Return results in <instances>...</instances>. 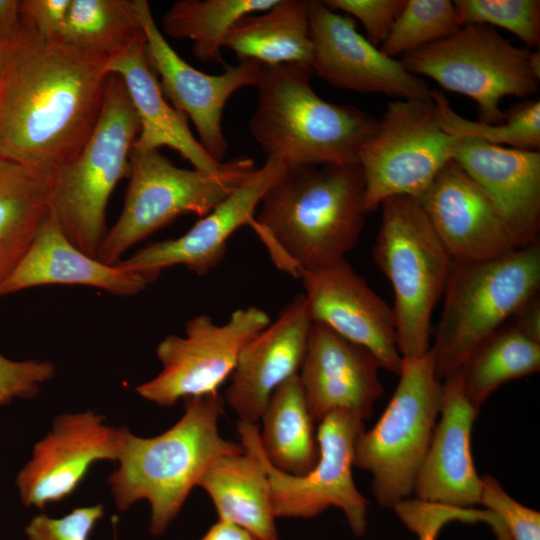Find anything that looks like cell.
I'll list each match as a JSON object with an SVG mask.
<instances>
[{"mask_svg": "<svg viewBox=\"0 0 540 540\" xmlns=\"http://www.w3.org/2000/svg\"><path fill=\"white\" fill-rule=\"evenodd\" d=\"M0 57V156L51 178L94 130L108 58L40 38L21 23Z\"/></svg>", "mask_w": 540, "mask_h": 540, "instance_id": "cell-1", "label": "cell"}, {"mask_svg": "<svg viewBox=\"0 0 540 540\" xmlns=\"http://www.w3.org/2000/svg\"><path fill=\"white\" fill-rule=\"evenodd\" d=\"M364 177L358 163L284 167L249 226L280 270L294 277L335 264L364 226Z\"/></svg>", "mask_w": 540, "mask_h": 540, "instance_id": "cell-2", "label": "cell"}, {"mask_svg": "<svg viewBox=\"0 0 540 540\" xmlns=\"http://www.w3.org/2000/svg\"><path fill=\"white\" fill-rule=\"evenodd\" d=\"M224 401L217 392L185 398L183 416L154 437H139L127 430L118 468L108 482L120 511L140 499L149 501L154 536L165 532L213 461L244 452L241 443L219 434Z\"/></svg>", "mask_w": 540, "mask_h": 540, "instance_id": "cell-3", "label": "cell"}, {"mask_svg": "<svg viewBox=\"0 0 540 540\" xmlns=\"http://www.w3.org/2000/svg\"><path fill=\"white\" fill-rule=\"evenodd\" d=\"M308 64L262 65L257 104L249 122L267 158L285 167L355 164L378 119L352 105L330 103L311 85Z\"/></svg>", "mask_w": 540, "mask_h": 540, "instance_id": "cell-4", "label": "cell"}, {"mask_svg": "<svg viewBox=\"0 0 540 540\" xmlns=\"http://www.w3.org/2000/svg\"><path fill=\"white\" fill-rule=\"evenodd\" d=\"M139 121L122 79L110 74L102 109L85 146L51 177L50 210L67 238L97 258L106 235V208L118 182L129 177Z\"/></svg>", "mask_w": 540, "mask_h": 540, "instance_id": "cell-5", "label": "cell"}, {"mask_svg": "<svg viewBox=\"0 0 540 540\" xmlns=\"http://www.w3.org/2000/svg\"><path fill=\"white\" fill-rule=\"evenodd\" d=\"M539 241L489 260L452 262L431 350L437 378L457 373L468 356L539 294Z\"/></svg>", "mask_w": 540, "mask_h": 540, "instance_id": "cell-6", "label": "cell"}, {"mask_svg": "<svg viewBox=\"0 0 540 540\" xmlns=\"http://www.w3.org/2000/svg\"><path fill=\"white\" fill-rule=\"evenodd\" d=\"M373 257L390 281L397 345L403 359L430 350L431 316L443 295L452 259L420 201L394 196L381 204Z\"/></svg>", "mask_w": 540, "mask_h": 540, "instance_id": "cell-7", "label": "cell"}, {"mask_svg": "<svg viewBox=\"0 0 540 540\" xmlns=\"http://www.w3.org/2000/svg\"><path fill=\"white\" fill-rule=\"evenodd\" d=\"M252 158L224 162L214 173L175 166L159 150L132 148L121 214L105 235L97 259L115 265L132 246L183 214L207 215L254 170Z\"/></svg>", "mask_w": 540, "mask_h": 540, "instance_id": "cell-8", "label": "cell"}, {"mask_svg": "<svg viewBox=\"0 0 540 540\" xmlns=\"http://www.w3.org/2000/svg\"><path fill=\"white\" fill-rule=\"evenodd\" d=\"M399 382L377 423L359 436L354 465L371 472L378 503L407 499L428 450L442 404L433 351L403 359Z\"/></svg>", "mask_w": 540, "mask_h": 540, "instance_id": "cell-9", "label": "cell"}, {"mask_svg": "<svg viewBox=\"0 0 540 540\" xmlns=\"http://www.w3.org/2000/svg\"><path fill=\"white\" fill-rule=\"evenodd\" d=\"M530 54L491 26L468 24L403 55L400 61L412 74L427 76L443 89L473 99L478 121L494 125L505 121L502 98H526L538 92L540 77L531 67Z\"/></svg>", "mask_w": 540, "mask_h": 540, "instance_id": "cell-10", "label": "cell"}, {"mask_svg": "<svg viewBox=\"0 0 540 540\" xmlns=\"http://www.w3.org/2000/svg\"><path fill=\"white\" fill-rule=\"evenodd\" d=\"M456 141L457 137L443 129L432 99L388 103L375 132L357 155L366 213L390 197L419 198L452 160Z\"/></svg>", "mask_w": 540, "mask_h": 540, "instance_id": "cell-11", "label": "cell"}, {"mask_svg": "<svg viewBox=\"0 0 540 540\" xmlns=\"http://www.w3.org/2000/svg\"><path fill=\"white\" fill-rule=\"evenodd\" d=\"M241 444L253 449L267 473L275 517L313 518L330 506L342 509L356 536L366 530L368 501L357 490L352 476L355 447L364 431V420L347 410H334L317 431L319 460L303 475L284 473L265 457L257 424L238 421Z\"/></svg>", "mask_w": 540, "mask_h": 540, "instance_id": "cell-12", "label": "cell"}, {"mask_svg": "<svg viewBox=\"0 0 540 540\" xmlns=\"http://www.w3.org/2000/svg\"><path fill=\"white\" fill-rule=\"evenodd\" d=\"M271 320L255 306L235 310L229 320L216 324L208 315L190 319L184 336L168 335L156 348L162 370L137 386L144 399L162 407L179 399L217 392L232 374L243 347Z\"/></svg>", "mask_w": 540, "mask_h": 540, "instance_id": "cell-13", "label": "cell"}, {"mask_svg": "<svg viewBox=\"0 0 540 540\" xmlns=\"http://www.w3.org/2000/svg\"><path fill=\"white\" fill-rule=\"evenodd\" d=\"M127 430L107 425L93 410L57 415L17 474L22 503L43 509L70 496L93 463L118 461Z\"/></svg>", "mask_w": 540, "mask_h": 540, "instance_id": "cell-14", "label": "cell"}, {"mask_svg": "<svg viewBox=\"0 0 540 540\" xmlns=\"http://www.w3.org/2000/svg\"><path fill=\"white\" fill-rule=\"evenodd\" d=\"M309 30L310 67L331 86L396 99H432L422 77L381 52L357 31L353 18L332 11L322 0L309 1Z\"/></svg>", "mask_w": 540, "mask_h": 540, "instance_id": "cell-15", "label": "cell"}, {"mask_svg": "<svg viewBox=\"0 0 540 540\" xmlns=\"http://www.w3.org/2000/svg\"><path fill=\"white\" fill-rule=\"evenodd\" d=\"M146 39L149 62L165 96L194 124L199 142L216 161L223 162L228 143L222 115L230 96L244 86H255L262 64L245 60L226 65L223 73H203L182 59L167 42L146 0H136Z\"/></svg>", "mask_w": 540, "mask_h": 540, "instance_id": "cell-16", "label": "cell"}, {"mask_svg": "<svg viewBox=\"0 0 540 540\" xmlns=\"http://www.w3.org/2000/svg\"><path fill=\"white\" fill-rule=\"evenodd\" d=\"M313 322L367 349L381 368L399 374L402 357L397 345L393 309L341 260L299 275Z\"/></svg>", "mask_w": 540, "mask_h": 540, "instance_id": "cell-17", "label": "cell"}, {"mask_svg": "<svg viewBox=\"0 0 540 540\" xmlns=\"http://www.w3.org/2000/svg\"><path fill=\"white\" fill-rule=\"evenodd\" d=\"M284 165L266 158L233 192L178 238L152 243L116 265L145 276L151 283L169 267L183 265L205 275L223 259L227 240L241 226L249 225L260 201Z\"/></svg>", "mask_w": 540, "mask_h": 540, "instance_id": "cell-18", "label": "cell"}, {"mask_svg": "<svg viewBox=\"0 0 540 540\" xmlns=\"http://www.w3.org/2000/svg\"><path fill=\"white\" fill-rule=\"evenodd\" d=\"M418 199L452 261L489 260L515 249L490 198L455 161Z\"/></svg>", "mask_w": 540, "mask_h": 540, "instance_id": "cell-19", "label": "cell"}, {"mask_svg": "<svg viewBox=\"0 0 540 540\" xmlns=\"http://www.w3.org/2000/svg\"><path fill=\"white\" fill-rule=\"evenodd\" d=\"M313 320L303 294L241 350L224 400L239 421L256 424L275 390L298 374Z\"/></svg>", "mask_w": 540, "mask_h": 540, "instance_id": "cell-20", "label": "cell"}, {"mask_svg": "<svg viewBox=\"0 0 540 540\" xmlns=\"http://www.w3.org/2000/svg\"><path fill=\"white\" fill-rule=\"evenodd\" d=\"M379 368L367 349L313 322L298 376L314 421L334 410L369 419L383 393Z\"/></svg>", "mask_w": 540, "mask_h": 540, "instance_id": "cell-21", "label": "cell"}, {"mask_svg": "<svg viewBox=\"0 0 540 540\" xmlns=\"http://www.w3.org/2000/svg\"><path fill=\"white\" fill-rule=\"evenodd\" d=\"M455 161L487 194L515 248L538 242L540 152L457 137Z\"/></svg>", "mask_w": 540, "mask_h": 540, "instance_id": "cell-22", "label": "cell"}, {"mask_svg": "<svg viewBox=\"0 0 540 540\" xmlns=\"http://www.w3.org/2000/svg\"><path fill=\"white\" fill-rule=\"evenodd\" d=\"M442 382L440 421L414 483L416 498L432 503L470 508L480 504L482 478L476 472L471 432L479 411L463 393L459 373Z\"/></svg>", "mask_w": 540, "mask_h": 540, "instance_id": "cell-23", "label": "cell"}, {"mask_svg": "<svg viewBox=\"0 0 540 540\" xmlns=\"http://www.w3.org/2000/svg\"><path fill=\"white\" fill-rule=\"evenodd\" d=\"M54 284L89 286L131 296L151 282L139 273L106 264L78 249L50 210L25 254L0 285V296Z\"/></svg>", "mask_w": 540, "mask_h": 540, "instance_id": "cell-24", "label": "cell"}, {"mask_svg": "<svg viewBox=\"0 0 540 540\" xmlns=\"http://www.w3.org/2000/svg\"><path fill=\"white\" fill-rule=\"evenodd\" d=\"M106 69L118 75L128 92L139 121L133 148L159 150L167 146L189 161L194 169L214 173L224 162L213 159L192 134L188 118L167 100L152 68L143 33L124 51L108 58Z\"/></svg>", "mask_w": 540, "mask_h": 540, "instance_id": "cell-25", "label": "cell"}, {"mask_svg": "<svg viewBox=\"0 0 540 540\" xmlns=\"http://www.w3.org/2000/svg\"><path fill=\"white\" fill-rule=\"evenodd\" d=\"M217 458L198 486L211 497L219 519L241 526L256 540H279L264 466L250 447Z\"/></svg>", "mask_w": 540, "mask_h": 540, "instance_id": "cell-26", "label": "cell"}, {"mask_svg": "<svg viewBox=\"0 0 540 540\" xmlns=\"http://www.w3.org/2000/svg\"><path fill=\"white\" fill-rule=\"evenodd\" d=\"M260 13L240 18L228 31L223 47L233 51L239 62L310 65L309 0H278Z\"/></svg>", "mask_w": 540, "mask_h": 540, "instance_id": "cell-27", "label": "cell"}, {"mask_svg": "<svg viewBox=\"0 0 540 540\" xmlns=\"http://www.w3.org/2000/svg\"><path fill=\"white\" fill-rule=\"evenodd\" d=\"M51 178L0 156V285L50 212Z\"/></svg>", "mask_w": 540, "mask_h": 540, "instance_id": "cell-28", "label": "cell"}, {"mask_svg": "<svg viewBox=\"0 0 540 540\" xmlns=\"http://www.w3.org/2000/svg\"><path fill=\"white\" fill-rule=\"evenodd\" d=\"M261 419L259 440L272 466L287 474L303 475L316 465L320 453L315 421L298 374L275 390Z\"/></svg>", "mask_w": 540, "mask_h": 540, "instance_id": "cell-29", "label": "cell"}, {"mask_svg": "<svg viewBox=\"0 0 540 540\" xmlns=\"http://www.w3.org/2000/svg\"><path fill=\"white\" fill-rule=\"evenodd\" d=\"M540 369V343L512 324L501 326L468 356L458 371L464 395L480 411L503 383Z\"/></svg>", "mask_w": 540, "mask_h": 540, "instance_id": "cell-30", "label": "cell"}, {"mask_svg": "<svg viewBox=\"0 0 540 540\" xmlns=\"http://www.w3.org/2000/svg\"><path fill=\"white\" fill-rule=\"evenodd\" d=\"M278 0H178L162 18L163 35L193 42L203 62L226 66L222 48L228 31L243 16L269 9Z\"/></svg>", "mask_w": 540, "mask_h": 540, "instance_id": "cell-31", "label": "cell"}, {"mask_svg": "<svg viewBox=\"0 0 540 540\" xmlns=\"http://www.w3.org/2000/svg\"><path fill=\"white\" fill-rule=\"evenodd\" d=\"M144 33L136 0H71L57 39L111 58Z\"/></svg>", "mask_w": 540, "mask_h": 540, "instance_id": "cell-32", "label": "cell"}, {"mask_svg": "<svg viewBox=\"0 0 540 540\" xmlns=\"http://www.w3.org/2000/svg\"><path fill=\"white\" fill-rule=\"evenodd\" d=\"M443 129L454 137H472L489 144L523 150L540 148V101L521 103L505 113L501 124L488 125L469 120L458 114L447 98L431 90Z\"/></svg>", "mask_w": 540, "mask_h": 540, "instance_id": "cell-33", "label": "cell"}, {"mask_svg": "<svg viewBox=\"0 0 540 540\" xmlns=\"http://www.w3.org/2000/svg\"><path fill=\"white\" fill-rule=\"evenodd\" d=\"M461 27L453 1L407 0L379 49L391 58L403 56L447 38Z\"/></svg>", "mask_w": 540, "mask_h": 540, "instance_id": "cell-34", "label": "cell"}, {"mask_svg": "<svg viewBox=\"0 0 540 540\" xmlns=\"http://www.w3.org/2000/svg\"><path fill=\"white\" fill-rule=\"evenodd\" d=\"M453 3L462 26L483 24L501 27L528 47H539V0H456Z\"/></svg>", "mask_w": 540, "mask_h": 540, "instance_id": "cell-35", "label": "cell"}, {"mask_svg": "<svg viewBox=\"0 0 540 540\" xmlns=\"http://www.w3.org/2000/svg\"><path fill=\"white\" fill-rule=\"evenodd\" d=\"M480 504L502 522L509 540H540V513L510 497L490 475L482 477Z\"/></svg>", "mask_w": 540, "mask_h": 540, "instance_id": "cell-36", "label": "cell"}, {"mask_svg": "<svg viewBox=\"0 0 540 540\" xmlns=\"http://www.w3.org/2000/svg\"><path fill=\"white\" fill-rule=\"evenodd\" d=\"M395 512L418 540H435L440 529L449 521H482L484 511L470 508H458L432 503L418 498L404 499L394 507Z\"/></svg>", "mask_w": 540, "mask_h": 540, "instance_id": "cell-37", "label": "cell"}, {"mask_svg": "<svg viewBox=\"0 0 540 540\" xmlns=\"http://www.w3.org/2000/svg\"><path fill=\"white\" fill-rule=\"evenodd\" d=\"M407 0H322L332 11L352 15L363 25L366 39L375 47L389 36Z\"/></svg>", "mask_w": 540, "mask_h": 540, "instance_id": "cell-38", "label": "cell"}, {"mask_svg": "<svg viewBox=\"0 0 540 540\" xmlns=\"http://www.w3.org/2000/svg\"><path fill=\"white\" fill-rule=\"evenodd\" d=\"M103 515L102 504L75 508L60 518L40 513L27 524L25 534L29 540H88Z\"/></svg>", "mask_w": 540, "mask_h": 540, "instance_id": "cell-39", "label": "cell"}, {"mask_svg": "<svg viewBox=\"0 0 540 540\" xmlns=\"http://www.w3.org/2000/svg\"><path fill=\"white\" fill-rule=\"evenodd\" d=\"M54 375L55 366L49 361H15L0 353V406L15 398L35 397L40 386Z\"/></svg>", "mask_w": 540, "mask_h": 540, "instance_id": "cell-40", "label": "cell"}, {"mask_svg": "<svg viewBox=\"0 0 540 540\" xmlns=\"http://www.w3.org/2000/svg\"><path fill=\"white\" fill-rule=\"evenodd\" d=\"M71 0H20V23L43 39H57Z\"/></svg>", "mask_w": 540, "mask_h": 540, "instance_id": "cell-41", "label": "cell"}, {"mask_svg": "<svg viewBox=\"0 0 540 540\" xmlns=\"http://www.w3.org/2000/svg\"><path fill=\"white\" fill-rule=\"evenodd\" d=\"M512 325L527 337L540 343L539 294L523 303L512 315Z\"/></svg>", "mask_w": 540, "mask_h": 540, "instance_id": "cell-42", "label": "cell"}, {"mask_svg": "<svg viewBox=\"0 0 540 540\" xmlns=\"http://www.w3.org/2000/svg\"><path fill=\"white\" fill-rule=\"evenodd\" d=\"M19 0H0V45L7 42L20 25Z\"/></svg>", "mask_w": 540, "mask_h": 540, "instance_id": "cell-43", "label": "cell"}, {"mask_svg": "<svg viewBox=\"0 0 540 540\" xmlns=\"http://www.w3.org/2000/svg\"><path fill=\"white\" fill-rule=\"evenodd\" d=\"M200 540H256L246 529L219 519Z\"/></svg>", "mask_w": 540, "mask_h": 540, "instance_id": "cell-44", "label": "cell"}, {"mask_svg": "<svg viewBox=\"0 0 540 540\" xmlns=\"http://www.w3.org/2000/svg\"><path fill=\"white\" fill-rule=\"evenodd\" d=\"M0 69H1V57H0Z\"/></svg>", "mask_w": 540, "mask_h": 540, "instance_id": "cell-45", "label": "cell"}]
</instances>
